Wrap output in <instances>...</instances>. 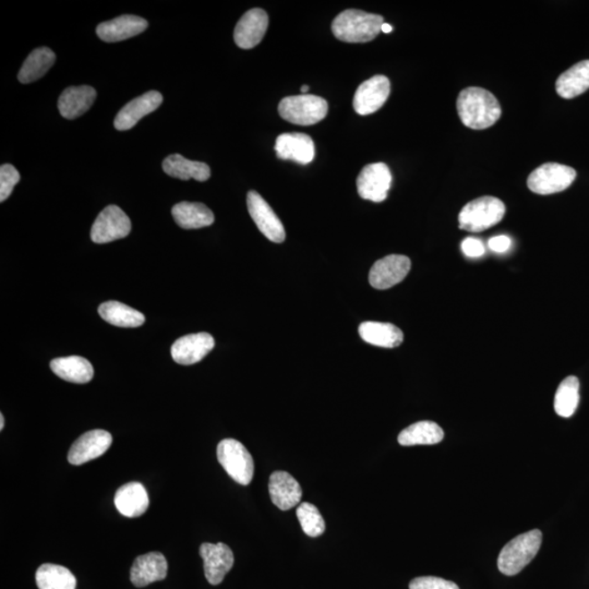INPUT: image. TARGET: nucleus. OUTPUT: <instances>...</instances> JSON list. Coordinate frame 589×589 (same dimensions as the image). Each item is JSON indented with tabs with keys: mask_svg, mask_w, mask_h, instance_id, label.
I'll return each mask as SVG.
<instances>
[{
	"mask_svg": "<svg viewBox=\"0 0 589 589\" xmlns=\"http://www.w3.org/2000/svg\"><path fill=\"white\" fill-rule=\"evenodd\" d=\"M131 231V221L117 205H108L95 220L91 230V239L95 244H108L127 238Z\"/></svg>",
	"mask_w": 589,
	"mask_h": 589,
	"instance_id": "8",
	"label": "nucleus"
},
{
	"mask_svg": "<svg viewBox=\"0 0 589 589\" xmlns=\"http://www.w3.org/2000/svg\"><path fill=\"white\" fill-rule=\"evenodd\" d=\"M300 91H301V92H303V94H307V92H308V91H309L308 85H303V87H301Z\"/></svg>",
	"mask_w": 589,
	"mask_h": 589,
	"instance_id": "41",
	"label": "nucleus"
},
{
	"mask_svg": "<svg viewBox=\"0 0 589 589\" xmlns=\"http://www.w3.org/2000/svg\"><path fill=\"white\" fill-rule=\"evenodd\" d=\"M113 437L105 430L87 432L74 441L68 453V462L73 465H82L85 463L102 456L112 446Z\"/></svg>",
	"mask_w": 589,
	"mask_h": 589,
	"instance_id": "14",
	"label": "nucleus"
},
{
	"mask_svg": "<svg viewBox=\"0 0 589 589\" xmlns=\"http://www.w3.org/2000/svg\"><path fill=\"white\" fill-rule=\"evenodd\" d=\"M20 181V174L13 165L4 164L0 168V201L4 203L12 195Z\"/></svg>",
	"mask_w": 589,
	"mask_h": 589,
	"instance_id": "35",
	"label": "nucleus"
},
{
	"mask_svg": "<svg viewBox=\"0 0 589 589\" xmlns=\"http://www.w3.org/2000/svg\"><path fill=\"white\" fill-rule=\"evenodd\" d=\"M4 427V415H0V430H3Z\"/></svg>",
	"mask_w": 589,
	"mask_h": 589,
	"instance_id": "40",
	"label": "nucleus"
},
{
	"mask_svg": "<svg viewBox=\"0 0 589 589\" xmlns=\"http://www.w3.org/2000/svg\"><path fill=\"white\" fill-rule=\"evenodd\" d=\"M163 103V95L158 91H150L141 97L131 100L120 110L115 118V128L119 131L129 130L139 123L141 118L160 108Z\"/></svg>",
	"mask_w": 589,
	"mask_h": 589,
	"instance_id": "19",
	"label": "nucleus"
},
{
	"mask_svg": "<svg viewBox=\"0 0 589 589\" xmlns=\"http://www.w3.org/2000/svg\"><path fill=\"white\" fill-rule=\"evenodd\" d=\"M542 541V533L540 530H533L522 533L503 547L498 567L502 574L507 576H516L524 567L533 561L540 551Z\"/></svg>",
	"mask_w": 589,
	"mask_h": 589,
	"instance_id": "3",
	"label": "nucleus"
},
{
	"mask_svg": "<svg viewBox=\"0 0 589 589\" xmlns=\"http://www.w3.org/2000/svg\"><path fill=\"white\" fill-rule=\"evenodd\" d=\"M163 169L170 178L181 180L193 178L196 181H206L211 176V169L208 164L185 159L180 154L168 156L164 160Z\"/></svg>",
	"mask_w": 589,
	"mask_h": 589,
	"instance_id": "28",
	"label": "nucleus"
},
{
	"mask_svg": "<svg viewBox=\"0 0 589 589\" xmlns=\"http://www.w3.org/2000/svg\"><path fill=\"white\" fill-rule=\"evenodd\" d=\"M391 93V83L385 75L377 74L362 82L354 95V109L357 114H374L385 104Z\"/></svg>",
	"mask_w": 589,
	"mask_h": 589,
	"instance_id": "11",
	"label": "nucleus"
},
{
	"mask_svg": "<svg viewBox=\"0 0 589 589\" xmlns=\"http://www.w3.org/2000/svg\"><path fill=\"white\" fill-rule=\"evenodd\" d=\"M409 256L391 255L377 260L370 270L369 283L376 290H387L401 283L410 273Z\"/></svg>",
	"mask_w": 589,
	"mask_h": 589,
	"instance_id": "12",
	"label": "nucleus"
},
{
	"mask_svg": "<svg viewBox=\"0 0 589 589\" xmlns=\"http://www.w3.org/2000/svg\"><path fill=\"white\" fill-rule=\"evenodd\" d=\"M50 369L55 375L72 384H88L94 377V369L91 362L79 356L54 359L50 361Z\"/></svg>",
	"mask_w": 589,
	"mask_h": 589,
	"instance_id": "25",
	"label": "nucleus"
},
{
	"mask_svg": "<svg viewBox=\"0 0 589 589\" xmlns=\"http://www.w3.org/2000/svg\"><path fill=\"white\" fill-rule=\"evenodd\" d=\"M148 22L143 18L125 14V16L100 23L97 29L99 38L107 43L125 41L143 33L148 28Z\"/></svg>",
	"mask_w": 589,
	"mask_h": 589,
	"instance_id": "21",
	"label": "nucleus"
},
{
	"mask_svg": "<svg viewBox=\"0 0 589 589\" xmlns=\"http://www.w3.org/2000/svg\"><path fill=\"white\" fill-rule=\"evenodd\" d=\"M268 27V13L264 9H251L241 17L236 25L235 43L243 49L254 48L264 39Z\"/></svg>",
	"mask_w": 589,
	"mask_h": 589,
	"instance_id": "15",
	"label": "nucleus"
},
{
	"mask_svg": "<svg viewBox=\"0 0 589 589\" xmlns=\"http://www.w3.org/2000/svg\"><path fill=\"white\" fill-rule=\"evenodd\" d=\"M576 178V170L570 166L546 163L528 176V189L533 194L547 195L567 190Z\"/></svg>",
	"mask_w": 589,
	"mask_h": 589,
	"instance_id": "7",
	"label": "nucleus"
},
{
	"mask_svg": "<svg viewBox=\"0 0 589 589\" xmlns=\"http://www.w3.org/2000/svg\"><path fill=\"white\" fill-rule=\"evenodd\" d=\"M445 437L442 428L434 421H420L403 430L397 437L403 446L437 445Z\"/></svg>",
	"mask_w": 589,
	"mask_h": 589,
	"instance_id": "29",
	"label": "nucleus"
},
{
	"mask_svg": "<svg viewBox=\"0 0 589 589\" xmlns=\"http://www.w3.org/2000/svg\"><path fill=\"white\" fill-rule=\"evenodd\" d=\"M511 245H512L511 239L505 235L497 236V238H491L489 240V243H488L489 248L498 254L506 253V251L510 249Z\"/></svg>",
	"mask_w": 589,
	"mask_h": 589,
	"instance_id": "38",
	"label": "nucleus"
},
{
	"mask_svg": "<svg viewBox=\"0 0 589 589\" xmlns=\"http://www.w3.org/2000/svg\"><path fill=\"white\" fill-rule=\"evenodd\" d=\"M115 506L124 516L139 517L148 510V492L140 482L126 483L116 492Z\"/></svg>",
	"mask_w": 589,
	"mask_h": 589,
	"instance_id": "23",
	"label": "nucleus"
},
{
	"mask_svg": "<svg viewBox=\"0 0 589 589\" xmlns=\"http://www.w3.org/2000/svg\"><path fill=\"white\" fill-rule=\"evenodd\" d=\"M247 206H248L251 219L254 220L261 233L272 243H283L286 238L283 223L269 204L256 191H249L247 195Z\"/></svg>",
	"mask_w": 589,
	"mask_h": 589,
	"instance_id": "9",
	"label": "nucleus"
},
{
	"mask_svg": "<svg viewBox=\"0 0 589 589\" xmlns=\"http://www.w3.org/2000/svg\"><path fill=\"white\" fill-rule=\"evenodd\" d=\"M456 108L467 128L483 130L492 127L501 117L499 100L489 91L472 87L458 94Z\"/></svg>",
	"mask_w": 589,
	"mask_h": 589,
	"instance_id": "1",
	"label": "nucleus"
},
{
	"mask_svg": "<svg viewBox=\"0 0 589 589\" xmlns=\"http://www.w3.org/2000/svg\"><path fill=\"white\" fill-rule=\"evenodd\" d=\"M200 556L204 563L205 578L211 585H219L224 581L234 566V553L223 542H204L200 547Z\"/></svg>",
	"mask_w": 589,
	"mask_h": 589,
	"instance_id": "13",
	"label": "nucleus"
},
{
	"mask_svg": "<svg viewBox=\"0 0 589 589\" xmlns=\"http://www.w3.org/2000/svg\"><path fill=\"white\" fill-rule=\"evenodd\" d=\"M297 517L306 535L319 537L325 531V522L318 508L311 503L304 502L297 507Z\"/></svg>",
	"mask_w": 589,
	"mask_h": 589,
	"instance_id": "34",
	"label": "nucleus"
},
{
	"mask_svg": "<svg viewBox=\"0 0 589 589\" xmlns=\"http://www.w3.org/2000/svg\"><path fill=\"white\" fill-rule=\"evenodd\" d=\"M385 23L379 14L349 9L341 13L332 22V32L342 42L368 43L374 41Z\"/></svg>",
	"mask_w": 589,
	"mask_h": 589,
	"instance_id": "2",
	"label": "nucleus"
},
{
	"mask_svg": "<svg viewBox=\"0 0 589 589\" xmlns=\"http://www.w3.org/2000/svg\"><path fill=\"white\" fill-rule=\"evenodd\" d=\"M97 99V91L90 85L65 89L58 100L60 115L75 119L87 113Z\"/></svg>",
	"mask_w": 589,
	"mask_h": 589,
	"instance_id": "22",
	"label": "nucleus"
},
{
	"mask_svg": "<svg viewBox=\"0 0 589 589\" xmlns=\"http://www.w3.org/2000/svg\"><path fill=\"white\" fill-rule=\"evenodd\" d=\"M381 31L386 34L391 33L393 31L392 25L384 23V25H382Z\"/></svg>",
	"mask_w": 589,
	"mask_h": 589,
	"instance_id": "39",
	"label": "nucleus"
},
{
	"mask_svg": "<svg viewBox=\"0 0 589 589\" xmlns=\"http://www.w3.org/2000/svg\"><path fill=\"white\" fill-rule=\"evenodd\" d=\"M359 332L366 343L385 347V349L399 347L404 341V334L399 327L392 324H384V322H364L359 325Z\"/></svg>",
	"mask_w": 589,
	"mask_h": 589,
	"instance_id": "24",
	"label": "nucleus"
},
{
	"mask_svg": "<svg viewBox=\"0 0 589 589\" xmlns=\"http://www.w3.org/2000/svg\"><path fill=\"white\" fill-rule=\"evenodd\" d=\"M556 89L557 93L567 100L585 93L589 89V60H583L563 73L557 80Z\"/></svg>",
	"mask_w": 589,
	"mask_h": 589,
	"instance_id": "27",
	"label": "nucleus"
},
{
	"mask_svg": "<svg viewBox=\"0 0 589 589\" xmlns=\"http://www.w3.org/2000/svg\"><path fill=\"white\" fill-rule=\"evenodd\" d=\"M329 105L325 99L316 95L301 94L287 97L281 100V117L294 125L311 126L325 118Z\"/></svg>",
	"mask_w": 589,
	"mask_h": 589,
	"instance_id": "5",
	"label": "nucleus"
},
{
	"mask_svg": "<svg viewBox=\"0 0 589 589\" xmlns=\"http://www.w3.org/2000/svg\"><path fill=\"white\" fill-rule=\"evenodd\" d=\"M56 62V55L48 48L34 49L20 69L18 79L23 84L32 83L42 78Z\"/></svg>",
	"mask_w": 589,
	"mask_h": 589,
	"instance_id": "30",
	"label": "nucleus"
},
{
	"mask_svg": "<svg viewBox=\"0 0 589 589\" xmlns=\"http://www.w3.org/2000/svg\"><path fill=\"white\" fill-rule=\"evenodd\" d=\"M99 314L109 325L119 327H138L145 322L141 312L119 301H107L100 305Z\"/></svg>",
	"mask_w": 589,
	"mask_h": 589,
	"instance_id": "31",
	"label": "nucleus"
},
{
	"mask_svg": "<svg viewBox=\"0 0 589 589\" xmlns=\"http://www.w3.org/2000/svg\"><path fill=\"white\" fill-rule=\"evenodd\" d=\"M410 589H460L455 583L436 576L417 577L410 584Z\"/></svg>",
	"mask_w": 589,
	"mask_h": 589,
	"instance_id": "36",
	"label": "nucleus"
},
{
	"mask_svg": "<svg viewBox=\"0 0 589 589\" xmlns=\"http://www.w3.org/2000/svg\"><path fill=\"white\" fill-rule=\"evenodd\" d=\"M462 250L470 258H481L486 253L485 246H483L481 240L471 238L463 241Z\"/></svg>",
	"mask_w": 589,
	"mask_h": 589,
	"instance_id": "37",
	"label": "nucleus"
},
{
	"mask_svg": "<svg viewBox=\"0 0 589 589\" xmlns=\"http://www.w3.org/2000/svg\"><path fill=\"white\" fill-rule=\"evenodd\" d=\"M269 492L272 502L282 511L290 510L299 505L303 489L299 482L286 472H274L270 477Z\"/></svg>",
	"mask_w": 589,
	"mask_h": 589,
	"instance_id": "20",
	"label": "nucleus"
},
{
	"mask_svg": "<svg viewBox=\"0 0 589 589\" xmlns=\"http://www.w3.org/2000/svg\"><path fill=\"white\" fill-rule=\"evenodd\" d=\"M392 174L385 163L365 166L357 178V190L360 198L380 204L387 198L391 188Z\"/></svg>",
	"mask_w": 589,
	"mask_h": 589,
	"instance_id": "10",
	"label": "nucleus"
},
{
	"mask_svg": "<svg viewBox=\"0 0 589 589\" xmlns=\"http://www.w3.org/2000/svg\"><path fill=\"white\" fill-rule=\"evenodd\" d=\"M215 341L209 333L180 337L172 346L173 359L179 365L190 366L204 359L214 349Z\"/></svg>",
	"mask_w": 589,
	"mask_h": 589,
	"instance_id": "16",
	"label": "nucleus"
},
{
	"mask_svg": "<svg viewBox=\"0 0 589 589\" xmlns=\"http://www.w3.org/2000/svg\"><path fill=\"white\" fill-rule=\"evenodd\" d=\"M169 565L160 552H150L135 559L130 570V581L135 587H145L165 580Z\"/></svg>",
	"mask_w": 589,
	"mask_h": 589,
	"instance_id": "18",
	"label": "nucleus"
},
{
	"mask_svg": "<svg viewBox=\"0 0 589 589\" xmlns=\"http://www.w3.org/2000/svg\"><path fill=\"white\" fill-rule=\"evenodd\" d=\"M578 403H580V381L576 377H567L558 387L555 411L563 418L571 417L576 412Z\"/></svg>",
	"mask_w": 589,
	"mask_h": 589,
	"instance_id": "33",
	"label": "nucleus"
},
{
	"mask_svg": "<svg viewBox=\"0 0 589 589\" xmlns=\"http://www.w3.org/2000/svg\"><path fill=\"white\" fill-rule=\"evenodd\" d=\"M39 589H75L77 580L67 567L57 565H43L37 571Z\"/></svg>",
	"mask_w": 589,
	"mask_h": 589,
	"instance_id": "32",
	"label": "nucleus"
},
{
	"mask_svg": "<svg viewBox=\"0 0 589 589\" xmlns=\"http://www.w3.org/2000/svg\"><path fill=\"white\" fill-rule=\"evenodd\" d=\"M278 158L307 165L315 159V143L308 134L293 133L282 134L275 141Z\"/></svg>",
	"mask_w": 589,
	"mask_h": 589,
	"instance_id": "17",
	"label": "nucleus"
},
{
	"mask_svg": "<svg viewBox=\"0 0 589 589\" xmlns=\"http://www.w3.org/2000/svg\"><path fill=\"white\" fill-rule=\"evenodd\" d=\"M218 460L231 480L243 486L253 481L255 472L254 458L243 443L234 439H225L218 446Z\"/></svg>",
	"mask_w": 589,
	"mask_h": 589,
	"instance_id": "6",
	"label": "nucleus"
},
{
	"mask_svg": "<svg viewBox=\"0 0 589 589\" xmlns=\"http://www.w3.org/2000/svg\"><path fill=\"white\" fill-rule=\"evenodd\" d=\"M506 205L495 196H481L467 204L458 215L460 229L472 233L492 228L500 223L506 215Z\"/></svg>",
	"mask_w": 589,
	"mask_h": 589,
	"instance_id": "4",
	"label": "nucleus"
},
{
	"mask_svg": "<svg viewBox=\"0 0 589 589\" xmlns=\"http://www.w3.org/2000/svg\"><path fill=\"white\" fill-rule=\"evenodd\" d=\"M173 218L184 230L208 228L214 223L215 218L208 206L198 203H180L174 205Z\"/></svg>",
	"mask_w": 589,
	"mask_h": 589,
	"instance_id": "26",
	"label": "nucleus"
}]
</instances>
